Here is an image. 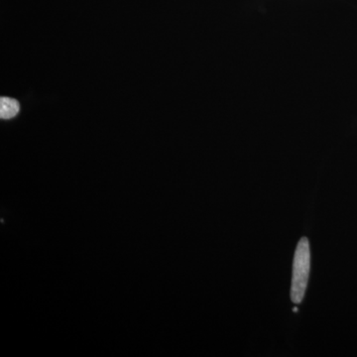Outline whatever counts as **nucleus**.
Listing matches in <instances>:
<instances>
[{
    "label": "nucleus",
    "mask_w": 357,
    "mask_h": 357,
    "mask_svg": "<svg viewBox=\"0 0 357 357\" xmlns=\"http://www.w3.org/2000/svg\"><path fill=\"white\" fill-rule=\"evenodd\" d=\"M293 311L298 312V307H294Z\"/></svg>",
    "instance_id": "nucleus-3"
},
{
    "label": "nucleus",
    "mask_w": 357,
    "mask_h": 357,
    "mask_svg": "<svg viewBox=\"0 0 357 357\" xmlns=\"http://www.w3.org/2000/svg\"><path fill=\"white\" fill-rule=\"evenodd\" d=\"M311 268V251L307 237H303L297 244L293 262L291 300L294 304H300L305 297Z\"/></svg>",
    "instance_id": "nucleus-1"
},
{
    "label": "nucleus",
    "mask_w": 357,
    "mask_h": 357,
    "mask_svg": "<svg viewBox=\"0 0 357 357\" xmlns=\"http://www.w3.org/2000/svg\"><path fill=\"white\" fill-rule=\"evenodd\" d=\"M20 110V105L14 98L1 96L0 98V119H11L17 115Z\"/></svg>",
    "instance_id": "nucleus-2"
}]
</instances>
